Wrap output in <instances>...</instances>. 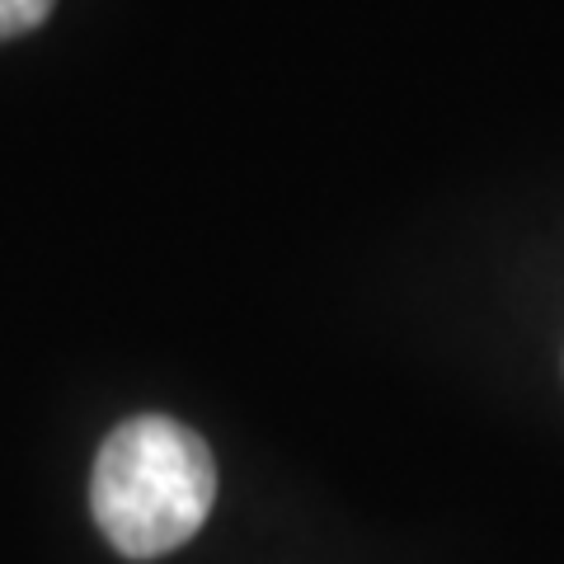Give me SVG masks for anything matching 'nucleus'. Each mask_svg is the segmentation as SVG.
Here are the masks:
<instances>
[{
    "label": "nucleus",
    "mask_w": 564,
    "mask_h": 564,
    "mask_svg": "<svg viewBox=\"0 0 564 564\" xmlns=\"http://www.w3.org/2000/svg\"><path fill=\"white\" fill-rule=\"evenodd\" d=\"M52 6H57V0H0V43L39 29L52 14Z\"/></svg>",
    "instance_id": "obj_2"
},
{
    "label": "nucleus",
    "mask_w": 564,
    "mask_h": 564,
    "mask_svg": "<svg viewBox=\"0 0 564 564\" xmlns=\"http://www.w3.org/2000/svg\"><path fill=\"white\" fill-rule=\"evenodd\" d=\"M217 503V462L180 419L137 414L104 437L90 475L99 532L128 560H155L198 536Z\"/></svg>",
    "instance_id": "obj_1"
}]
</instances>
